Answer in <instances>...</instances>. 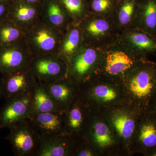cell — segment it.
<instances>
[{
	"label": "cell",
	"instance_id": "obj_35",
	"mask_svg": "<svg viewBox=\"0 0 156 156\" xmlns=\"http://www.w3.org/2000/svg\"><path fill=\"white\" fill-rule=\"evenodd\" d=\"M2 97V81L0 78V100Z\"/></svg>",
	"mask_w": 156,
	"mask_h": 156
},
{
	"label": "cell",
	"instance_id": "obj_20",
	"mask_svg": "<svg viewBox=\"0 0 156 156\" xmlns=\"http://www.w3.org/2000/svg\"><path fill=\"white\" fill-rule=\"evenodd\" d=\"M42 83L56 103L65 111L78 95V83L68 76L61 80Z\"/></svg>",
	"mask_w": 156,
	"mask_h": 156
},
{
	"label": "cell",
	"instance_id": "obj_13",
	"mask_svg": "<svg viewBox=\"0 0 156 156\" xmlns=\"http://www.w3.org/2000/svg\"><path fill=\"white\" fill-rule=\"evenodd\" d=\"M38 80L53 82L67 77L68 65L58 54L33 56L29 65Z\"/></svg>",
	"mask_w": 156,
	"mask_h": 156
},
{
	"label": "cell",
	"instance_id": "obj_29",
	"mask_svg": "<svg viewBox=\"0 0 156 156\" xmlns=\"http://www.w3.org/2000/svg\"><path fill=\"white\" fill-rule=\"evenodd\" d=\"M74 156H100V155L94 146L83 137L79 142Z\"/></svg>",
	"mask_w": 156,
	"mask_h": 156
},
{
	"label": "cell",
	"instance_id": "obj_4",
	"mask_svg": "<svg viewBox=\"0 0 156 156\" xmlns=\"http://www.w3.org/2000/svg\"><path fill=\"white\" fill-rule=\"evenodd\" d=\"M103 110L125 155L131 156L136 126L141 112L129 103Z\"/></svg>",
	"mask_w": 156,
	"mask_h": 156
},
{
	"label": "cell",
	"instance_id": "obj_25",
	"mask_svg": "<svg viewBox=\"0 0 156 156\" xmlns=\"http://www.w3.org/2000/svg\"><path fill=\"white\" fill-rule=\"evenodd\" d=\"M65 111L56 103L44 84L38 80L32 94L31 115Z\"/></svg>",
	"mask_w": 156,
	"mask_h": 156
},
{
	"label": "cell",
	"instance_id": "obj_15",
	"mask_svg": "<svg viewBox=\"0 0 156 156\" xmlns=\"http://www.w3.org/2000/svg\"><path fill=\"white\" fill-rule=\"evenodd\" d=\"M32 94L17 96L6 101L0 108V130L12 126L30 117L32 111Z\"/></svg>",
	"mask_w": 156,
	"mask_h": 156
},
{
	"label": "cell",
	"instance_id": "obj_10",
	"mask_svg": "<svg viewBox=\"0 0 156 156\" xmlns=\"http://www.w3.org/2000/svg\"><path fill=\"white\" fill-rule=\"evenodd\" d=\"M131 55L140 59L156 54V37L143 30L131 28L120 33L116 41Z\"/></svg>",
	"mask_w": 156,
	"mask_h": 156
},
{
	"label": "cell",
	"instance_id": "obj_34",
	"mask_svg": "<svg viewBox=\"0 0 156 156\" xmlns=\"http://www.w3.org/2000/svg\"><path fill=\"white\" fill-rule=\"evenodd\" d=\"M146 156H156V148L149 152Z\"/></svg>",
	"mask_w": 156,
	"mask_h": 156
},
{
	"label": "cell",
	"instance_id": "obj_22",
	"mask_svg": "<svg viewBox=\"0 0 156 156\" xmlns=\"http://www.w3.org/2000/svg\"><path fill=\"white\" fill-rule=\"evenodd\" d=\"M133 28L139 29L156 37V0H137Z\"/></svg>",
	"mask_w": 156,
	"mask_h": 156
},
{
	"label": "cell",
	"instance_id": "obj_31",
	"mask_svg": "<svg viewBox=\"0 0 156 156\" xmlns=\"http://www.w3.org/2000/svg\"><path fill=\"white\" fill-rule=\"evenodd\" d=\"M147 110L154 112L156 113V94L151 101Z\"/></svg>",
	"mask_w": 156,
	"mask_h": 156
},
{
	"label": "cell",
	"instance_id": "obj_17",
	"mask_svg": "<svg viewBox=\"0 0 156 156\" xmlns=\"http://www.w3.org/2000/svg\"><path fill=\"white\" fill-rule=\"evenodd\" d=\"M90 112L91 108L85 105L77 95L66 111V134L77 138L84 137Z\"/></svg>",
	"mask_w": 156,
	"mask_h": 156
},
{
	"label": "cell",
	"instance_id": "obj_33",
	"mask_svg": "<svg viewBox=\"0 0 156 156\" xmlns=\"http://www.w3.org/2000/svg\"><path fill=\"white\" fill-rule=\"evenodd\" d=\"M22 1L30 3H39V4H41L43 0H22Z\"/></svg>",
	"mask_w": 156,
	"mask_h": 156
},
{
	"label": "cell",
	"instance_id": "obj_27",
	"mask_svg": "<svg viewBox=\"0 0 156 156\" xmlns=\"http://www.w3.org/2000/svg\"><path fill=\"white\" fill-rule=\"evenodd\" d=\"M69 14L73 23L79 24L90 14L88 0H58Z\"/></svg>",
	"mask_w": 156,
	"mask_h": 156
},
{
	"label": "cell",
	"instance_id": "obj_2",
	"mask_svg": "<svg viewBox=\"0 0 156 156\" xmlns=\"http://www.w3.org/2000/svg\"><path fill=\"white\" fill-rule=\"evenodd\" d=\"M78 96L92 108H110L128 103L121 84L95 75L78 83Z\"/></svg>",
	"mask_w": 156,
	"mask_h": 156
},
{
	"label": "cell",
	"instance_id": "obj_3",
	"mask_svg": "<svg viewBox=\"0 0 156 156\" xmlns=\"http://www.w3.org/2000/svg\"><path fill=\"white\" fill-rule=\"evenodd\" d=\"M84 137L100 156H126L102 109L91 108Z\"/></svg>",
	"mask_w": 156,
	"mask_h": 156
},
{
	"label": "cell",
	"instance_id": "obj_12",
	"mask_svg": "<svg viewBox=\"0 0 156 156\" xmlns=\"http://www.w3.org/2000/svg\"><path fill=\"white\" fill-rule=\"evenodd\" d=\"M156 148V113L147 110L140 115L131 148V156H146Z\"/></svg>",
	"mask_w": 156,
	"mask_h": 156
},
{
	"label": "cell",
	"instance_id": "obj_26",
	"mask_svg": "<svg viewBox=\"0 0 156 156\" xmlns=\"http://www.w3.org/2000/svg\"><path fill=\"white\" fill-rule=\"evenodd\" d=\"M26 31L9 18L0 22V47L25 38Z\"/></svg>",
	"mask_w": 156,
	"mask_h": 156
},
{
	"label": "cell",
	"instance_id": "obj_7",
	"mask_svg": "<svg viewBox=\"0 0 156 156\" xmlns=\"http://www.w3.org/2000/svg\"><path fill=\"white\" fill-rule=\"evenodd\" d=\"M63 34L41 18L27 31L25 38L33 56L58 54Z\"/></svg>",
	"mask_w": 156,
	"mask_h": 156
},
{
	"label": "cell",
	"instance_id": "obj_32",
	"mask_svg": "<svg viewBox=\"0 0 156 156\" xmlns=\"http://www.w3.org/2000/svg\"><path fill=\"white\" fill-rule=\"evenodd\" d=\"M15 1V0H0V3L4 4V5H10Z\"/></svg>",
	"mask_w": 156,
	"mask_h": 156
},
{
	"label": "cell",
	"instance_id": "obj_9",
	"mask_svg": "<svg viewBox=\"0 0 156 156\" xmlns=\"http://www.w3.org/2000/svg\"><path fill=\"white\" fill-rule=\"evenodd\" d=\"M5 139L10 143L17 156H37L41 136L29 118L22 120L9 128Z\"/></svg>",
	"mask_w": 156,
	"mask_h": 156
},
{
	"label": "cell",
	"instance_id": "obj_23",
	"mask_svg": "<svg viewBox=\"0 0 156 156\" xmlns=\"http://www.w3.org/2000/svg\"><path fill=\"white\" fill-rule=\"evenodd\" d=\"M84 42L79 24L72 23L63 34L58 56L68 64L70 59L77 52Z\"/></svg>",
	"mask_w": 156,
	"mask_h": 156
},
{
	"label": "cell",
	"instance_id": "obj_19",
	"mask_svg": "<svg viewBox=\"0 0 156 156\" xmlns=\"http://www.w3.org/2000/svg\"><path fill=\"white\" fill-rule=\"evenodd\" d=\"M65 112L42 113L31 115L29 118L41 136L66 134Z\"/></svg>",
	"mask_w": 156,
	"mask_h": 156
},
{
	"label": "cell",
	"instance_id": "obj_14",
	"mask_svg": "<svg viewBox=\"0 0 156 156\" xmlns=\"http://www.w3.org/2000/svg\"><path fill=\"white\" fill-rule=\"evenodd\" d=\"M33 56L25 38L0 47V74L28 66Z\"/></svg>",
	"mask_w": 156,
	"mask_h": 156
},
{
	"label": "cell",
	"instance_id": "obj_8",
	"mask_svg": "<svg viewBox=\"0 0 156 156\" xmlns=\"http://www.w3.org/2000/svg\"><path fill=\"white\" fill-rule=\"evenodd\" d=\"M104 49L84 43L70 59L68 76L78 83L89 80L97 74L103 58Z\"/></svg>",
	"mask_w": 156,
	"mask_h": 156
},
{
	"label": "cell",
	"instance_id": "obj_28",
	"mask_svg": "<svg viewBox=\"0 0 156 156\" xmlns=\"http://www.w3.org/2000/svg\"><path fill=\"white\" fill-rule=\"evenodd\" d=\"M121 0H88L90 13L109 18Z\"/></svg>",
	"mask_w": 156,
	"mask_h": 156
},
{
	"label": "cell",
	"instance_id": "obj_11",
	"mask_svg": "<svg viewBox=\"0 0 156 156\" xmlns=\"http://www.w3.org/2000/svg\"><path fill=\"white\" fill-rule=\"evenodd\" d=\"M0 75L2 97L6 101L17 96L32 93L38 82L29 66Z\"/></svg>",
	"mask_w": 156,
	"mask_h": 156
},
{
	"label": "cell",
	"instance_id": "obj_30",
	"mask_svg": "<svg viewBox=\"0 0 156 156\" xmlns=\"http://www.w3.org/2000/svg\"><path fill=\"white\" fill-rule=\"evenodd\" d=\"M10 6L0 3V22L8 18Z\"/></svg>",
	"mask_w": 156,
	"mask_h": 156
},
{
	"label": "cell",
	"instance_id": "obj_24",
	"mask_svg": "<svg viewBox=\"0 0 156 156\" xmlns=\"http://www.w3.org/2000/svg\"><path fill=\"white\" fill-rule=\"evenodd\" d=\"M137 10V0H121L109 19L120 32L133 28Z\"/></svg>",
	"mask_w": 156,
	"mask_h": 156
},
{
	"label": "cell",
	"instance_id": "obj_18",
	"mask_svg": "<svg viewBox=\"0 0 156 156\" xmlns=\"http://www.w3.org/2000/svg\"><path fill=\"white\" fill-rule=\"evenodd\" d=\"M8 18L27 31L41 19V4L15 0L9 7Z\"/></svg>",
	"mask_w": 156,
	"mask_h": 156
},
{
	"label": "cell",
	"instance_id": "obj_16",
	"mask_svg": "<svg viewBox=\"0 0 156 156\" xmlns=\"http://www.w3.org/2000/svg\"><path fill=\"white\" fill-rule=\"evenodd\" d=\"M83 138H77L67 134L41 136L37 156H74L79 142Z\"/></svg>",
	"mask_w": 156,
	"mask_h": 156
},
{
	"label": "cell",
	"instance_id": "obj_5",
	"mask_svg": "<svg viewBox=\"0 0 156 156\" xmlns=\"http://www.w3.org/2000/svg\"><path fill=\"white\" fill-rule=\"evenodd\" d=\"M142 60L131 55L115 42L105 48L102 62L96 75L121 84L127 73Z\"/></svg>",
	"mask_w": 156,
	"mask_h": 156
},
{
	"label": "cell",
	"instance_id": "obj_1",
	"mask_svg": "<svg viewBox=\"0 0 156 156\" xmlns=\"http://www.w3.org/2000/svg\"><path fill=\"white\" fill-rule=\"evenodd\" d=\"M128 103L140 112L147 109L156 94V62L141 60L121 83Z\"/></svg>",
	"mask_w": 156,
	"mask_h": 156
},
{
	"label": "cell",
	"instance_id": "obj_6",
	"mask_svg": "<svg viewBox=\"0 0 156 156\" xmlns=\"http://www.w3.org/2000/svg\"><path fill=\"white\" fill-rule=\"evenodd\" d=\"M84 43L105 49L116 41L120 33L109 18L90 13L80 23Z\"/></svg>",
	"mask_w": 156,
	"mask_h": 156
},
{
	"label": "cell",
	"instance_id": "obj_21",
	"mask_svg": "<svg viewBox=\"0 0 156 156\" xmlns=\"http://www.w3.org/2000/svg\"><path fill=\"white\" fill-rule=\"evenodd\" d=\"M42 18L64 33L73 23L69 14L58 0H43Z\"/></svg>",
	"mask_w": 156,
	"mask_h": 156
}]
</instances>
